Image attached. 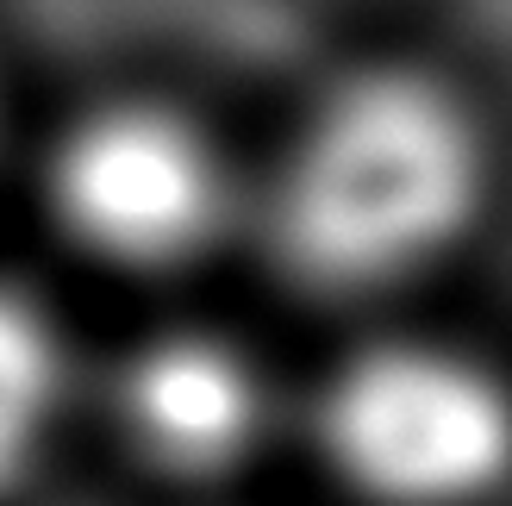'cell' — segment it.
<instances>
[{
	"label": "cell",
	"mask_w": 512,
	"mask_h": 506,
	"mask_svg": "<svg viewBox=\"0 0 512 506\" xmlns=\"http://www.w3.org/2000/svg\"><path fill=\"white\" fill-rule=\"evenodd\" d=\"M50 213L63 238L113 269H169L225 225V169L188 119L107 107L75 119L50 157Z\"/></svg>",
	"instance_id": "3"
},
{
	"label": "cell",
	"mask_w": 512,
	"mask_h": 506,
	"mask_svg": "<svg viewBox=\"0 0 512 506\" xmlns=\"http://www.w3.org/2000/svg\"><path fill=\"white\" fill-rule=\"evenodd\" d=\"M319 450L381 506H463L512 469L506 382L444 344H369L319 388Z\"/></svg>",
	"instance_id": "2"
},
{
	"label": "cell",
	"mask_w": 512,
	"mask_h": 506,
	"mask_svg": "<svg viewBox=\"0 0 512 506\" xmlns=\"http://www.w3.org/2000/svg\"><path fill=\"white\" fill-rule=\"evenodd\" d=\"M119 425L157 469L219 475L263 438L269 388L232 338L163 332L119 369Z\"/></svg>",
	"instance_id": "4"
},
{
	"label": "cell",
	"mask_w": 512,
	"mask_h": 506,
	"mask_svg": "<svg viewBox=\"0 0 512 506\" xmlns=\"http://www.w3.org/2000/svg\"><path fill=\"white\" fill-rule=\"evenodd\" d=\"M475 200L481 144L469 113L419 75H356L281 157L269 232L300 282L375 288L438 257Z\"/></svg>",
	"instance_id": "1"
},
{
	"label": "cell",
	"mask_w": 512,
	"mask_h": 506,
	"mask_svg": "<svg viewBox=\"0 0 512 506\" xmlns=\"http://www.w3.org/2000/svg\"><path fill=\"white\" fill-rule=\"evenodd\" d=\"M63 400V344L38 300L0 288V488L38 457Z\"/></svg>",
	"instance_id": "5"
}]
</instances>
